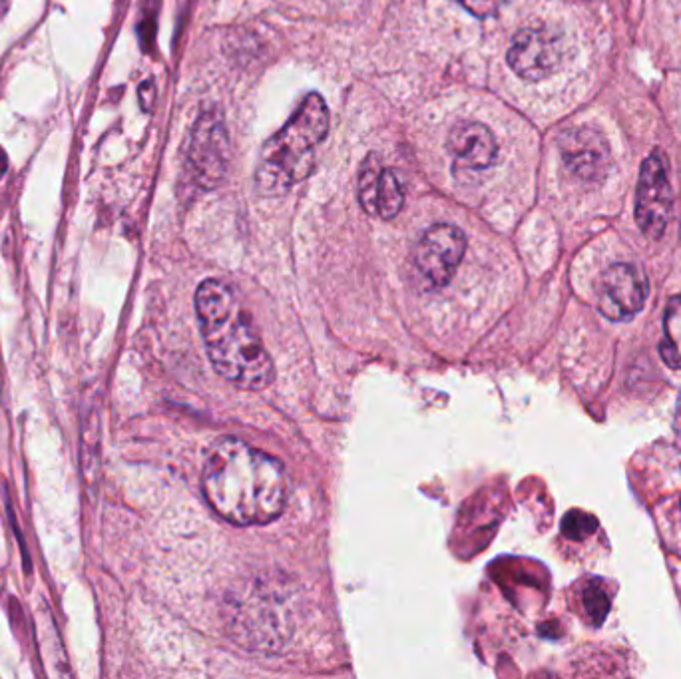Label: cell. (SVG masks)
Instances as JSON below:
<instances>
[{
  "label": "cell",
  "mask_w": 681,
  "mask_h": 679,
  "mask_svg": "<svg viewBox=\"0 0 681 679\" xmlns=\"http://www.w3.org/2000/svg\"><path fill=\"white\" fill-rule=\"evenodd\" d=\"M202 488L214 512L233 526L269 524L287 500L283 464L239 439H222L210 449Z\"/></svg>",
  "instance_id": "6da1fadb"
},
{
  "label": "cell",
  "mask_w": 681,
  "mask_h": 679,
  "mask_svg": "<svg viewBox=\"0 0 681 679\" xmlns=\"http://www.w3.org/2000/svg\"><path fill=\"white\" fill-rule=\"evenodd\" d=\"M196 313L206 353L224 379L247 391L273 381V361L231 285L206 279L196 291Z\"/></svg>",
  "instance_id": "7a4b0ae2"
},
{
  "label": "cell",
  "mask_w": 681,
  "mask_h": 679,
  "mask_svg": "<svg viewBox=\"0 0 681 679\" xmlns=\"http://www.w3.org/2000/svg\"><path fill=\"white\" fill-rule=\"evenodd\" d=\"M329 130V114L319 94H309L293 118L265 144L255 172V186L263 194H283L309 176L315 148Z\"/></svg>",
  "instance_id": "3957f363"
},
{
  "label": "cell",
  "mask_w": 681,
  "mask_h": 679,
  "mask_svg": "<svg viewBox=\"0 0 681 679\" xmlns=\"http://www.w3.org/2000/svg\"><path fill=\"white\" fill-rule=\"evenodd\" d=\"M188 162L196 182L212 190L222 184L229 162V138L224 116L218 108H208L194 124L188 148Z\"/></svg>",
  "instance_id": "277c9868"
},
{
  "label": "cell",
  "mask_w": 681,
  "mask_h": 679,
  "mask_svg": "<svg viewBox=\"0 0 681 679\" xmlns=\"http://www.w3.org/2000/svg\"><path fill=\"white\" fill-rule=\"evenodd\" d=\"M674 210V192L668 178V166L660 152L642 164L636 192V222L644 235L660 239L670 224Z\"/></svg>",
  "instance_id": "5b68a950"
},
{
  "label": "cell",
  "mask_w": 681,
  "mask_h": 679,
  "mask_svg": "<svg viewBox=\"0 0 681 679\" xmlns=\"http://www.w3.org/2000/svg\"><path fill=\"white\" fill-rule=\"evenodd\" d=\"M466 251L462 229L439 224L427 229L415 247V267L429 287H445L456 273Z\"/></svg>",
  "instance_id": "8992f818"
},
{
  "label": "cell",
  "mask_w": 681,
  "mask_h": 679,
  "mask_svg": "<svg viewBox=\"0 0 681 679\" xmlns=\"http://www.w3.org/2000/svg\"><path fill=\"white\" fill-rule=\"evenodd\" d=\"M648 293L650 287L642 269L630 263H616L602 277L600 313L614 323L632 321L644 309Z\"/></svg>",
  "instance_id": "52a82bcc"
},
{
  "label": "cell",
  "mask_w": 681,
  "mask_h": 679,
  "mask_svg": "<svg viewBox=\"0 0 681 679\" xmlns=\"http://www.w3.org/2000/svg\"><path fill=\"white\" fill-rule=\"evenodd\" d=\"M562 56L560 36L546 28H524L512 38L508 64L522 80L538 82L558 70Z\"/></svg>",
  "instance_id": "ba28073f"
},
{
  "label": "cell",
  "mask_w": 681,
  "mask_h": 679,
  "mask_svg": "<svg viewBox=\"0 0 681 679\" xmlns=\"http://www.w3.org/2000/svg\"><path fill=\"white\" fill-rule=\"evenodd\" d=\"M560 154L566 168L584 182H602L612 158L606 138L592 128H572L560 136Z\"/></svg>",
  "instance_id": "9c48e42d"
},
{
  "label": "cell",
  "mask_w": 681,
  "mask_h": 679,
  "mask_svg": "<svg viewBox=\"0 0 681 679\" xmlns=\"http://www.w3.org/2000/svg\"><path fill=\"white\" fill-rule=\"evenodd\" d=\"M449 150L456 162L470 170H484L494 164L498 146L492 132L478 122H460L449 134Z\"/></svg>",
  "instance_id": "30bf717a"
},
{
  "label": "cell",
  "mask_w": 681,
  "mask_h": 679,
  "mask_svg": "<svg viewBox=\"0 0 681 679\" xmlns=\"http://www.w3.org/2000/svg\"><path fill=\"white\" fill-rule=\"evenodd\" d=\"M660 355L670 369L681 371V295L672 297L666 307Z\"/></svg>",
  "instance_id": "8fae6325"
},
{
  "label": "cell",
  "mask_w": 681,
  "mask_h": 679,
  "mask_svg": "<svg viewBox=\"0 0 681 679\" xmlns=\"http://www.w3.org/2000/svg\"><path fill=\"white\" fill-rule=\"evenodd\" d=\"M403 204L405 192L397 174L393 170H383L377 196V216L383 220H393L403 210Z\"/></svg>",
  "instance_id": "7c38bea8"
},
{
  "label": "cell",
  "mask_w": 681,
  "mask_h": 679,
  "mask_svg": "<svg viewBox=\"0 0 681 679\" xmlns=\"http://www.w3.org/2000/svg\"><path fill=\"white\" fill-rule=\"evenodd\" d=\"M381 162L375 154L367 156V160L361 166L359 174V200L367 214L377 216V196H379V184H381Z\"/></svg>",
  "instance_id": "4fadbf2b"
},
{
  "label": "cell",
  "mask_w": 681,
  "mask_h": 679,
  "mask_svg": "<svg viewBox=\"0 0 681 679\" xmlns=\"http://www.w3.org/2000/svg\"><path fill=\"white\" fill-rule=\"evenodd\" d=\"M584 608H586V614L588 618L592 620L594 626H600L608 612H610V600H608V594L604 592L602 586L598 584H588L584 588Z\"/></svg>",
  "instance_id": "5bb4252c"
},
{
  "label": "cell",
  "mask_w": 681,
  "mask_h": 679,
  "mask_svg": "<svg viewBox=\"0 0 681 679\" xmlns=\"http://www.w3.org/2000/svg\"><path fill=\"white\" fill-rule=\"evenodd\" d=\"M596 528H598L596 518L586 514V512H580V510L566 514L564 522H562V532L568 538H574V540H582V538L590 536Z\"/></svg>",
  "instance_id": "9a60e30c"
},
{
  "label": "cell",
  "mask_w": 681,
  "mask_h": 679,
  "mask_svg": "<svg viewBox=\"0 0 681 679\" xmlns=\"http://www.w3.org/2000/svg\"><path fill=\"white\" fill-rule=\"evenodd\" d=\"M466 10H470L472 14L484 18L494 14L506 0H458Z\"/></svg>",
  "instance_id": "2e32d148"
},
{
  "label": "cell",
  "mask_w": 681,
  "mask_h": 679,
  "mask_svg": "<svg viewBox=\"0 0 681 679\" xmlns=\"http://www.w3.org/2000/svg\"><path fill=\"white\" fill-rule=\"evenodd\" d=\"M154 96H156V86L152 80H146L142 86H140V104L142 108L148 112L154 104Z\"/></svg>",
  "instance_id": "e0dca14e"
},
{
  "label": "cell",
  "mask_w": 681,
  "mask_h": 679,
  "mask_svg": "<svg viewBox=\"0 0 681 679\" xmlns=\"http://www.w3.org/2000/svg\"><path fill=\"white\" fill-rule=\"evenodd\" d=\"M674 431H676V447L680 451L681 456V395L678 399V407H676V419H674Z\"/></svg>",
  "instance_id": "ac0fdd59"
},
{
  "label": "cell",
  "mask_w": 681,
  "mask_h": 679,
  "mask_svg": "<svg viewBox=\"0 0 681 679\" xmlns=\"http://www.w3.org/2000/svg\"><path fill=\"white\" fill-rule=\"evenodd\" d=\"M6 170H8V156H6V152L0 148V178L6 174Z\"/></svg>",
  "instance_id": "d6986e66"
}]
</instances>
